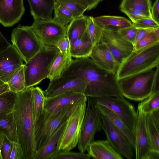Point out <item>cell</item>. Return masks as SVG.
I'll use <instances>...</instances> for the list:
<instances>
[{
  "instance_id": "cell-1",
  "label": "cell",
  "mask_w": 159,
  "mask_h": 159,
  "mask_svg": "<svg viewBox=\"0 0 159 159\" xmlns=\"http://www.w3.org/2000/svg\"><path fill=\"white\" fill-rule=\"evenodd\" d=\"M61 76L75 77L84 81V94L86 97L123 96L116 74L102 69L89 57L73 60Z\"/></svg>"
},
{
  "instance_id": "cell-2",
  "label": "cell",
  "mask_w": 159,
  "mask_h": 159,
  "mask_svg": "<svg viewBox=\"0 0 159 159\" xmlns=\"http://www.w3.org/2000/svg\"><path fill=\"white\" fill-rule=\"evenodd\" d=\"M33 87L17 93L11 111L18 143L25 159H34L35 118Z\"/></svg>"
},
{
  "instance_id": "cell-3",
  "label": "cell",
  "mask_w": 159,
  "mask_h": 159,
  "mask_svg": "<svg viewBox=\"0 0 159 159\" xmlns=\"http://www.w3.org/2000/svg\"><path fill=\"white\" fill-rule=\"evenodd\" d=\"M159 66L119 80L122 95L135 101H141L159 89Z\"/></svg>"
},
{
  "instance_id": "cell-4",
  "label": "cell",
  "mask_w": 159,
  "mask_h": 159,
  "mask_svg": "<svg viewBox=\"0 0 159 159\" xmlns=\"http://www.w3.org/2000/svg\"><path fill=\"white\" fill-rule=\"evenodd\" d=\"M159 43L133 52L119 65L116 73L119 80L159 66Z\"/></svg>"
},
{
  "instance_id": "cell-5",
  "label": "cell",
  "mask_w": 159,
  "mask_h": 159,
  "mask_svg": "<svg viewBox=\"0 0 159 159\" xmlns=\"http://www.w3.org/2000/svg\"><path fill=\"white\" fill-rule=\"evenodd\" d=\"M59 52L55 46L43 45L36 55L24 64L26 89L33 87L47 78Z\"/></svg>"
},
{
  "instance_id": "cell-6",
  "label": "cell",
  "mask_w": 159,
  "mask_h": 159,
  "mask_svg": "<svg viewBox=\"0 0 159 159\" xmlns=\"http://www.w3.org/2000/svg\"><path fill=\"white\" fill-rule=\"evenodd\" d=\"M87 98V105L77 145L80 152H84L94 140L96 134L103 130L102 114L93 98Z\"/></svg>"
},
{
  "instance_id": "cell-7",
  "label": "cell",
  "mask_w": 159,
  "mask_h": 159,
  "mask_svg": "<svg viewBox=\"0 0 159 159\" xmlns=\"http://www.w3.org/2000/svg\"><path fill=\"white\" fill-rule=\"evenodd\" d=\"M87 98H81L71 114L57 145V151H70L77 146L83 121L85 114Z\"/></svg>"
},
{
  "instance_id": "cell-8",
  "label": "cell",
  "mask_w": 159,
  "mask_h": 159,
  "mask_svg": "<svg viewBox=\"0 0 159 159\" xmlns=\"http://www.w3.org/2000/svg\"><path fill=\"white\" fill-rule=\"evenodd\" d=\"M80 99L75 103L57 111L35 127L34 150L35 154L55 131L62 124L66 122L71 114L78 106Z\"/></svg>"
},
{
  "instance_id": "cell-9",
  "label": "cell",
  "mask_w": 159,
  "mask_h": 159,
  "mask_svg": "<svg viewBox=\"0 0 159 159\" xmlns=\"http://www.w3.org/2000/svg\"><path fill=\"white\" fill-rule=\"evenodd\" d=\"M11 40L12 45L25 62L36 55L43 46L31 26L19 25L13 30Z\"/></svg>"
},
{
  "instance_id": "cell-10",
  "label": "cell",
  "mask_w": 159,
  "mask_h": 159,
  "mask_svg": "<svg viewBox=\"0 0 159 159\" xmlns=\"http://www.w3.org/2000/svg\"><path fill=\"white\" fill-rule=\"evenodd\" d=\"M96 103L108 109L134 131L137 113L133 106L124 96L92 98Z\"/></svg>"
},
{
  "instance_id": "cell-11",
  "label": "cell",
  "mask_w": 159,
  "mask_h": 159,
  "mask_svg": "<svg viewBox=\"0 0 159 159\" xmlns=\"http://www.w3.org/2000/svg\"><path fill=\"white\" fill-rule=\"evenodd\" d=\"M31 27L44 46H56L66 35V26L53 18L47 20H34Z\"/></svg>"
},
{
  "instance_id": "cell-12",
  "label": "cell",
  "mask_w": 159,
  "mask_h": 159,
  "mask_svg": "<svg viewBox=\"0 0 159 159\" xmlns=\"http://www.w3.org/2000/svg\"><path fill=\"white\" fill-rule=\"evenodd\" d=\"M100 42L107 47L119 65L134 51V45L122 37L115 28H103Z\"/></svg>"
},
{
  "instance_id": "cell-13",
  "label": "cell",
  "mask_w": 159,
  "mask_h": 159,
  "mask_svg": "<svg viewBox=\"0 0 159 159\" xmlns=\"http://www.w3.org/2000/svg\"><path fill=\"white\" fill-rule=\"evenodd\" d=\"M103 130L107 139L114 148L128 159L133 157V149L125 135L102 113Z\"/></svg>"
},
{
  "instance_id": "cell-14",
  "label": "cell",
  "mask_w": 159,
  "mask_h": 159,
  "mask_svg": "<svg viewBox=\"0 0 159 159\" xmlns=\"http://www.w3.org/2000/svg\"><path fill=\"white\" fill-rule=\"evenodd\" d=\"M85 96L83 93L70 91L52 97H46L44 111L41 116L35 121V127L39 125L57 111L77 102Z\"/></svg>"
},
{
  "instance_id": "cell-15",
  "label": "cell",
  "mask_w": 159,
  "mask_h": 159,
  "mask_svg": "<svg viewBox=\"0 0 159 159\" xmlns=\"http://www.w3.org/2000/svg\"><path fill=\"white\" fill-rule=\"evenodd\" d=\"M85 88V83L80 79L70 76H61L50 81L44 92L46 97H52L70 91L84 94Z\"/></svg>"
},
{
  "instance_id": "cell-16",
  "label": "cell",
  "mask_w": 159,
  "mask_h": 159,
  "mask_svg": "<svg viewBox=\"0 0 159 159\" xmlns=\"http://www.w3.org/2000/svg\"><path fill=\"white\" fill-rule=\"evenodd\" d=\"M137 113V118L134 131L135 158L144 159L147 154L152 150L147 128L146 114L138 109Z\"/></svg>"
},
{
  "instance_id": "cell-17",
  "label": "cell",
  "mask_w": 159,
  "mask_h": 159,
  "mask_svg": "<svg viewBox=\"0 0 159 159\" xmlns=\"http://www.w3.org/2000/svg\"><path fill=\"white\" fill-rule=\"evenodd\" d=\"M25 11L24 0H0V23L5 27L13 26Z\"/></svg>"
},
{
  "instance_id": "cell-18",
  "label": "cell",
  "mask_w": 159,
  "mask_h": 159,
  "mask_svg": "<svg viewBox=\"0 0 159 159\" xmlns=\"http://www.w3.org/2000/svg\"><path fill=\"white\" fill-rule=\"evenodd\" d=\"M89 57L102 69L116 74L119 64L104 44L100 42L95 45Z\"/></svg>"
},
{
  "instance_id": "cell-19",
  "label": "cell",
  "mask_w": 159,
  "mask_h": 159,
  "mask_svg": "<svg viewBox=\"0 0 159 159\" xmlns=\"http://www.w3.org/2000/svg\"><path fill=\"white\" fill-rule=\"evenodd\" d=\"M86 151L90 157L96 159H122V155L112 147L107 139L94 140L89 145Z\"/></svg>"
},
{
  "instance_id": "cell-20",
  "label": "cell",
  "mask_w": 159,
  "mask_h": 159,
  "mask_svg": "<svg viewBox=\"0 0 159 159\" xmlns=\"http://www.w3.org/2000/svg\"><path fill=\"white\" fill-rule=\"evenodd\" d=\"M30 7L31 14L34 20H50L56 0H27Z\"/></svg>"
},
{
  "instance_id": "cell-21",
  "label": "cell",
  "mask_w": 159,
  "mask_h": 159,
  "mask_svg": "<svg viewBox=\"0 0 159 159\" xmlns=\"http://www.w3.org/2000/svg\"><path fill=\"white\" fill-rule=\"evenodd\" d=\"M146 120L152 150L159 152V110L146 114Z\"/></svg>"
},
{
  "instance_id": "cell-22",
  "label": "cell",
  "mask_w": 159,
  "mask_h": 159,
  "mask_svg": "<svg viewBox=\"0 0 159 159\" xmlns=\"http://www.w3.org/2000/svg\"><path fill=\"white\" fill-rule=\"evenodd\" d=\"M70 43V54L76 58L89 57L94 46L86 31L81 37Z\"/></svg>"
},
{
  "instance_id": "cell-23",
  "label": "cell",
  "mask_w": 159,
  "mask_h": 159,
  "mask_svg": "<svg viewBox=\"0 0 159 159\" xmlns=\"http://www.w3.org/2000/svg\"><path fill=\"white\" fill-rule=\"evenodd\" d=\"M66 122L62 124L52 134L36 153L34 159H50L57 151V145L64 130Z\"/></svg>"
},
{
  "instance_id": "cell-24",
  "label": "cell",
  "mask_w": 159,
  "mask_h": 159,
  "mask_svg": "<svg viewBox=\"0 0 159 159\" xmlns=\"http://www.w3.org/2000/svg\"><path fill=\"white\" fill-rule=\"evenodd\" d=\"M97 104L101 113L105 115L115 126L125 135L134 150L135 138L134 131L132 130L122 120L107 108L101 105Z\"/></svg>"
},
{
  "instance_id": "cell-25",
  "label": "cell",
  "mask_w": 159,
  "mask_h": 159,
  "mask_svg": "<svg viewBox=\"0 0 159 159\" xmlns=\"http://www.w3.org/2000/svg\"><path fill=\"white\" fill-rule=\"evenodd\" d=\"M70 52H59L54 60L47 78L50 81L58 78L71 63L73 59Z\"/></svg>"
},
{
  "instance_id": "cell-26",
  "label": "cell",
  "mask_w": 159,
  "mask_h": 159,
  "mask_svg": "<svg viewBox=\"0 0 159 159\" xmlns=\"http://www.w3.org/2000/svg\"><path fill=\"white\" fill-rule=\"evenodd\" d=\"M88 16L83 15L74 18L66 26V36L70 43L81 37L86 30Z\"/></svg>"
},
{
  "instance_id": "cell-27",
  "label": "cell",
  "mask_w": 159,
  "mask_h": 159,
  "mask_svg": "<svg viewBox=\"0 0 159 159\" xmlns=\"http://www.w3.org/2000/svg\"><path fill=\"white\" fill-rule=\"evenodd\" d=\"M94 19L102 28L111 27L118 29L133 25L129 20L120 16L103 15L94 17Z\"/></svg>"
},
{
  "instance_id": "cell-28",
  "label": "cell",
  "mask_w": 159,
  "mask_h": 159,
  "mask_svg": "<svg viewBox=\"0 0 159 159\" xmlns=\"http://www.w3.org/2000/svg\"><path fill=\"white\" fill-rule=\"evenodd\" d=\"M23 61L18 52L12 44L0 51V70L12 65L23 64Z\"/></svg>"
},
{
  "instance_id": "cell-29",
  "label": "cell",
  "mask_w": 159,
  "mask_h": 159,
  "mask_svg": "<svg viewBox=\"0 0 159 159\" xmlns=\"http://www.w3.org/2000/svg\"><path fill=\"white\" fill-rule=\"evenodd\" d=\"M0 134L11 142L18 143L11 112L0 117Z\"/></svg>"
},
{
  "instance_id": "cell-30",
  "label": "cell",
  "mask_w": 159,
  "mask_h": 159,
  "mask_svg": "<svg viewBox=\"0 0 159 159\" xmlns=\"http://www.w3.org/2000/svg\"><path fill=\"white\" fill-rule=\"evenodd\" d=\"M9 90L15 93L21 92L26 89L24 64L12 75L6 83Z\"/></svg>"
},
{
  "instance_id": "cell-31",
  "label": "cell",
  "mask_w": 159,
  "mask_h": 159,
  "mask_svg": "<svg viewBox=\"0 0 159 159\" xmlns=\"http://www.w3.org/2000/svg\"><path fill=\"white\" fill-rule=\"evenodd\" d=\"M151 0H122L120 4V9L123 13L132 10L151 12Z\"/></svg>"
},
{
  "instance_id": "cell-32",
  "label": "cell",
  "mask_w": 159,
  "mask_h": 159,
  "mask_svg": "<svg viewBox=\"0 0 159 159\" xmlns=\"http://www.w3.org/2000/svg\"><path fill=\"white\" fill-rule=\"evenodd\" d=\"M138 109L145 114L159 110V89L155 90L148 98L143 100Z\"/></svg>"
},
{
  "instance_id": "cell-33",
  "label": "cell",
  "mask_w": 159,
  "mask_h": 159,
  "mask_svg": "<svg viewBox=\"0 0 159 159\" xmlns=\"http://www.w3.org/2000/svg\"><path fill=\"white\" fill-rule=\"evenodd\" d=\"M17 93L9 91L0 95V117L11 112Z\"/></svg>"
},
{
  "instance_id": "cell-34",
  "label": "cell",
  "mask_w": 159,
  "mask_h": 159,
  "mask_svg": "<svg viewBox=\"0 0 159 159\" xmlns=\"http://www.w3.org/2000/svg\"><path fill=\"white\" fill-rule=\"evenodd\" d=\"M103 28L94 21V17L88 16V24L86 32L94 46L100 43Z\"/></svg>"
},
{
  "instance_id": "cell-35",
  "label": "cell",
  "mask_w": 159,
  "mask_h": 159,
  "mask_svg": "<svg viewBox=\"0 0 159 159\" xmlns=\"http://www.w3.org/2000/svg\"><path fill=\"white\" fill-rule=\"evenodd\" d=\"M33 93L35 122L43 112L46 97L44 91L38 87H33Z\"/></svg>"
},
{
  "instance_id": "cell-36",
  "label": "cell",
  "mask_w": 159,
  "mask_h": 159,
  "mask_svg": "<svg viewBox=\"0 0 159 159\" xmlns=\"http://www.w3.org/2000/svg\"><path fill=\"white\" fill-rule=\"evenodd\" d=\"M54 10L53 19L63 25L66 26L74 19L70 11L59 2L56 1Z\"/></svg>"
},
{
  "instance_id": "cell-37",
  "label": "cell",
  "mask_w": 159,
  "mask_h": 159,
  "mask_svg": "<svg viewBox=\"0 0 159 159\" xmlns=\"http://www.w3.org/2000/svg\"><path fill=\"white\" fill-rule=\"evenodd\" d=\"M153 30L134 45V52H138L159 43V37L155 34Z\"/></svg>"
},
{
  "instance_id": "cell-38",
  "label": "cell",
  "mask_w": 159,
  "mask_h": 159,
  "mask_svg": "<svg viewBox=\"0 0 159 159\" xmlns=\"http://www.w3.org/2000/svg\"><path fill=\"white\" fill-rule=\"evenodd\" d=\"M90 157L88 154L84 152L59 150L57 151L50 159H89Z\"/></svg>"
},
{
  "instance_id": "cell-39",
  "label": "cell",
  "mask_w": 159,
  "mask_h": 159,
  "mask_svg": "<svg viewBox=\"0 0 159 159\" xmlns=\"http://www.w3.org/2000/svg\"><path fill=\"white\" fill-rule=\"evenodd\" d=\"M117 31L124 39L134 45L136 39L137 28L132 25L130 26L117 29Z\"/></svg>"
},
{
  "instance_id": "cell-40",
  "label": "cell",
  "mask_w": 159,
  "mask_h": 159,
  "mask_svg": "<svg viewBox=\"0 0 159 159\" xmlns=\"http://www.w3.org/2000/svg\"><path fill=\"white\" fill-rule=\"evenodd\" d=\"M60 3L70 11L74 18L82 16L84 12L87 11L84 7L76 3L71 2Z\"/></svg>"
},
{
  "instance_id": "cell-41",
  "label": "cell",
  "mask_w": 159,
  "mask_h": 159,
  "mask_svg": "<svg viewBox=\"0 0 159 159\" xmlns=\"http://www.w3.org/2000/svg\"><path fill=\"white\" fill-rule=\"evenodd\" d=\"M103 0H56L57 2L63 3L71 2L76 3L85 7L87 11L95 8Z\"/></svg>"
},
{
  "instance_id": "cell-42",
  "label": "cell",
  "mask_w": 159,
  "mask_h": 159,
  "mask_svg": "<svg viewBox=\"0 0 159 159\" xmlns=\"http://www.w3.org/2000/svg\"><path fill=\"white\" fill-rule=\"evenodd\" d=\"M124 13L129 17L132 23L143 18L152 17L150 12L141 10H130Z\"/></svg>"
},
{
  "instance_id": "cell-43",
  "label": "cell",
  "mask_w": 159,
  "mask_h": 159,
  "mask_svg": "<svg viewBox=\"0 0 159 159\" xmlns=\"http://www.w3.org/2000/svg\"><path fill=\"white\" fill-rule=\"evenodd\" d=\"M132 24L138 29H153L159 27V23H157L152 17L142 19Z\"/></svg>"
},
{
  "instance_id": "cell-44",
  "label": "cell",
  "mask_w": 159,
  "mask_h": 159,
  "mask_svg": "<svg viewBox=\"0 0 159 159\" xmlns=\"http://www.w3.org/2000/svg\"><path fill=\"white\" fill-rule=\"evenodd\" d=\"M23 64L12 65L0 70V80L4 83H6L12 75Z\"/></svg>"
},
{
  "instance_id": "cell-45",
  "label": "cell",
  "mask_w": 159,
  "mask_h": 159,
  "mask_svg": "<svg viewBox=\"0 0 159 159\" xmlns=\"http://www.w3.org/2000/svg\"><path fill=\"white\" fill-rule=\"evenodd\" d=\"M12 147L10 159H25L22 148L17 142H12Z\"/></svg>"
},
{
  "instance_id": "cell-46",
  "label": "cell",
  "mask_w": 159,
  "mask_h": 159,
  "mask_svg": "<svg viewBox=\"0 0 159 159\" xmlns=\"http://www.w3.org/2000/svg\"><path fill=\"white\" fill-rule=\"evenodd\" d=\"M12 147V142L5 137L2 148V159H10Z\"/></svg>"
},
{
  "instance_id": "cell-47",
  "label": "cell",
  "mask_w": 159,
  "mask_h": 159,
  "mask_svg": "<svg viewBox=\"0 0 159 159\" xmlns=\"http://www.w3.org/2000/svg\"><path fill=\"white\" fill-rule=\"evenodd\" d=\"M70 42L66 36L57 43L56 47L61 52H70Z\"/></svg>"
},
{
  "instance_id": "cell-48",
  "label": "cell",
  "mask_w": 159,
  "mask_h": 159,
  "mask_svg": "<svg viewBox=\"0 0 159 159\" xmlns=\"http://www.w3.org/2000/svg\"><path fill=\"white\" fill-rule=\"evenodd\" d=\"M152 18L159 23V0H156L151 9Z\"/></svg>"
},
{
  "instance_id": "cell-49",
  "label": "cell",
  "mask_w": 159,
  "mask_h": 159,
  "mask_svg": "<svg viewBox=\"0 0 159 159\" xmlns=\"http://www.w3.org/2000/svg\"><path fill=\"white\" fill-rule=\"evenodd\" d=\"M153 30L137 28L136 36L134 44Z\"/></svg>"
},
{
  "instance_id": "cell-50",
  "label": "cell",
  "mask_w": 159,
  "mask_h": 159,
  "mask_svg": "<svg viewBox=\"0 0 159 159\" xmlns=\"http://www.w3.org/2000/svg\"><path fill=\"white\" fill-rule=\"evenodd\" d=\"M11 44L0 30V51L6 48Z\"/></svg>"
},
{
  "instance_id": "cell-51",
  "label": "cell",
  "mask_w": 159,
  "mask_h": 159,
  "mask_svg": "<svg viewBox=\"0 0 159 159\" xmlns=\"http://www.w3.org/2000/svg\"><path fill=\"white\" fill-rule=\"evenodd\" d=\"M144 159H159V152L151 151L147 154Z\"/></svg>"
},
{
  "instance_id": "cell-52",
  "label": "cell",
  "mask_w": 159,
  "mask_h": 159,
  "mask_svg": "<svg viewBox=\"0 0 159 159\" xmlns=\"http://www.w3.org/2000/svg\"><path fill=\"white\" fill-rule=\"evenodd\" d=\"M9 90L7 84L0 80V95Z\"/></svg>"
},
{
  "instance_id": "cell-53",
  "label": "cell",
  "mask_w": 159,
  "mask_h": 159,
  "mask_svg": "<svg viewBox=\"0 0 159 159\" xmlns=\"http://www.w3.org/2000/svg\"><path fill=\"white\" fill-rule=\"evenodd\" d=\"M5 138L4 136L0 134V159H2V148Z\"/></svg>"
},
{
  "instance_id": "cell-54",
  "label": "cell",
  "mask_w": 159,
  "mask_h": 159,
  "mask_svg": "<svg viewBox=\"0 0 159 159\" xmlns=\"http://www.w3.org/2000/svg\"><path fill=\"white\" fill-rule=\"evenodd\" d=\"M153 31L155 34L158 37H159V27L154 29Z\"/></svg>"
}]
</instances>
